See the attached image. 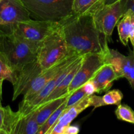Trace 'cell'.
<instances>
[{
	"instance_id": "f1b7e54d",
	"label": "cell",
	"mask_w": 134,
	"mask_h": 134,
	"mask_svg": "<svg viewBox=\"0 0 134 134\" xmlns=\"http://www.w3.org/2000/svg\"><path fill=\"white\" fill-rule=\"evenodd\" d=\"M1 97H2V90H0V104H1Z\"/></svg>"
},
{
	"instance_id": "30bf717a",
	"label": "cell",
	"mask_w": 134,
	"mask_h": 134,
	"mask_svg": "<svg viewBox=\"0 0 134 134\" xmlns=\"http://www.w3.org/2000/svg\"><path fill=\"white\" fill-rule=\"evenodd\" d=\"M79 56H78V55L68 56L58 62L57 64L51 66V68L43 70L29 86L26 92L23 95V99H27L35 94L37 92L42 89L47 82H49L57 73H59L62 69L72 64Z\"/></svg>"
},
{
	"instance_id": "8992f818",
	"label": "cell",
	"mask_w": 134,
	"mask_h": 134,
	"mask_svg": "<svg viewBox=\"0 0 134 134\" xmlns=\"http://www.w3.org/2000/svg\"><path fill=\"white\" fill-rule=\"evenodd\" d=\"M124 13L122 0H118L112 3L105 4L93 16L97 27L106 35L109 43L112 41L114 27Z\"/></svg>"
},
{
	"instance_id": "4316f807",
	"label": "cell",
	"mask_w": 134,
	"mask_h": 134,
	"mask_svg": "<svg viewBox=\"0 0 134 134\" xmlns=\"http://www.w3.org/2000/svg\"><path fill=\"white\" fill-rule=\"evenodd\" d=\"M80 132V128L77 126L68 125L66 127L64 134H77Z\"/></svg>"
},
{
	"instance_id": "d6986e66",
	"label": "cell",
	"mask_w": 134,
	"mask_h": 134,
	"mask_svg": "<svg viewBox=\"0 0 134 134\" xmlns=\"http://www.w3.org/2000/svg\"><path fill=\"white\" fill-rule=\"evenodd\" d=\"M17 75V72L12 68L5 56L0 52V90H2L3 82L9 81L13 85Z\"/></svg>"
},
{
	"instance_id": "7c38bea8",
	"label": "cell",
	"mask_w": 134,
	"mask_h": 134,
	"mask_svg": "<svg viewBox=\"0 0 134 134\" xmlns=\"http://www.w3.org/2000/svg\"><path fill=\"white\" fill-rule=\"evenodd\" d=\"M84 56V55H83V56H80L77 59H76L75 62L74 63V64L72 65L71 69H70L68 73L66 75V76L64 77L63 81H62L60 83L58 84L57 86L54 88V90H53L52 92L51 93V94L49 96L48 98L44 101V102H43L42 105L44 104V103H47V102H50V101L53 100V99H56V98H59V97L63 96L64 94L68 93V87H69L71 82H72V81L73 80L74 77L76 75V73H77L79 68H80V65H81ZM40 106H39V107H40Z\"/></svg>"
},
{
	"instance_id": "5bb4252c",
	"label": "cell",
	"mask_w": 134,
	"mask_h": 134,
	"mask_svg": "<svg viewBox=\"0 0 134 134\" xmlns=\"http://www.w3.org/2000/svg\"><path fill=\"white\" fill-rule=\"evenodd\" d=\"M90 107H92V104L91 96H89L73 105L66 108L60 115L57 122L62 126H67L70 125L81 112Z\"/></svg>"
},
{
	"instance_id": "d4e9b609",
	"label": "cell",
	"mask_w": 134,
	"mask_h": 134,
	"mask_svg": "<svg viewBox=\"0 0 134 134\" xmlns=\"http://www.w3.org/2000/svg\"><path fill=\"white\" fill-rule=\"evenodd\" d=\"M66 126H62L61 124L56 122L55 125L53 126L51 130H49L47 134H64V130Z\"/></svg>"
},
{
	"instance_id": "9c48e42d",
	"label": "cell",
	"mask_w": 134,
	"mask_h": 134,
	"mask_svg": "<svg viewBox=\"0 0 134 134\" xmlns=\"http://www.w3.org/2000/svg\"><path fill=\"white\" fill-rule=\"evenodd\" d=\"M31 18L20 0H0V25H11Z\"/></svg>"
},
{
	"instance_id": "5b68a950",
	"label": "cell",
	"mask_w": 134,
	"mask_h": 134,
	"mask_svg": "<svg viewBox=\"0 0 134 134\" xmlns=\"http://www.w3.org/2000/svg\"><path fill=\"white\" fill-rule=\"evenodd\" d=\"M56 22L28 19L11 25H0V28L11 31L39 48V45Z\"/></svg>"
},
{
	"instance_id": "83f0119b",
	"label": "cell",
	"mask_w": 134,
	"mask_h": 134,
	"mask_svg": "<svg viewBox=\"0 0 134 134\" xmlns=\"http://www.w3.org/2000/svg\"><path fill=\"white\" fill-rule=\"evenodd\" d=\"M116 1H118V0H105V4L112 3L115 2Z\"/></svg>"
},
{
	"instance_id": "8fae6325",
	"label": "cell",
	"mask_w": 134,
	"mask_h": 134,
	"mask_svg": "<svg viewBox=\"0 0 134 134\" xmlns=\"http://www.w3.org/2000/svg\"><path fill=\"white\" fill-rule=\"evenodd\" d=\"M119 79L118 75L111 64L105 62L91 78L95 93L106 92L112 86L115 81Z\"/></svg>"
},
{
	"instance_id": "9a60e30c",
	"label": "cell",
	"mask_w": 134,
	"mask_h": 134,
	"mask_svg": "<svg viewBox=\"0 0 134 134\" xmlns=\"http://www.w3.org/2000/svg\"><path fill=\"white\" fill-rule=\"evenodd\" d=\"M105 4V0H74L72 14L93 16Z\"/></svg>"
},
{
	"instance_id": "f546056e",
	"label": "cell",
	"mask_w": 134,
	"mask_h": 134,
	"mask_svg": "<svg viewBox=\"0 0 134 134\" xmlns=\"http://www.w3.org/2000/svg\"><path fill=\"white\" fill-rule=\"evenodd\" d=\"M133 51H134V44H133Z\"/></svg>"
},
{
	"instance_id": "ffe728a7",
	"label": "cell",
	"mask_w": 134,
	"mask_h": 134,
	"mask_svg": "<svg viewBox=\"0 0 134 134\" xmlns=\"http://www.w3.org/2000/svg\"><path fill=\"white\" fill-rule=\"evenodd\" d=\"M116 26L121 43L124 46H127L130 41V14L128 10L125 13Z\"/></svg>"
},
{
	"instance_id": "ac0fdd59",
	"label": "cell",
	"mask_w": 134,
	"mask_h": 134,
	"mask_svg": "<svg viewBox=\"0 0 134 134\" xmlns=\"http://www.w3.org/2000/svg\"><path fill=\"white\" fill-rule=\"evenodd\" d=\"M94 93H95V86L93 82L89 80V81L80 86L78 88L75 90L73 92L71 93L66 100V108L73 105L74 104L80 102L86 97L93 95Z\"/></svg>"
},
{
	"instance_id": "3957f363",
	"label": "cell",
	"mask_w": 134,
	"mask_h": 134,
	"mask_svg": "<svg viewBox=\"0 0 134 134\" xmlns=\"http://www.w3.org/2000/svg\"><path fill=\"white\" fill-rule=\"evenodd\" d=\"M70 55L75 54L70 52L61 26L56 22L39 45L37 60L45 70Z\"/></svg>"
},
{
	"instance_id": "4fadbf2b",
	"label": "cell",
	"mask_w": 134,
	"mask_h": 134,
	"mask_svg": "<svg viewBox=\"0 0 134 134\" xmlns=\"http://www.w3.org/2000/svg\"><path fill=\"white\" fill-rule=\"evenodd\" d=\"M36 113L35 109L24 116L18 115L12 134H38L39 126L36 120Z\"/></svg>"
},
{
	"instance_id": "7402d4cb",
	"label": "cell",
	"mask_w": 134,
	"mask_h": 134,
	"mask_svg": "<svg viewBox=\"0 0 134 134\" xmlns=\"http://www.w3.org/2000/svg\"><path fill=\"white\" fill-rule=\"evenodd\" d=\"M123 95L122 92L118 89H114L107 91L106 94L101 96V105H115L118 106L122 102Z\"/></svg>"
},
{
	"instance_id": "e0dca14e",
	"label": "cell",
	"mask_w": 134,
	"mask_h": 134,
	"mask_svg": "<svg viewBox=\"0 0 134 134\" xmlns=\"http://www.w3.org/2000/svg\"><path fill=\"white\" fill-rule=\"evenodd\" d=\"M18 118L17 111H13L10 106L3 107L0 104V134H12Z\"/></svg>"
},
{
	"instance_id": "cb8c5ba5",
	"label": "cell",
	"mask_w": 134,
	"mask_h": 134,
	"mask_svg": "<svg viewBox=\"0 0 134 134\" xmlns=\"http://www.w3.org/2000/svg\"><path fill=\"white\" fill-rule=\"evenodd\" d=\"M129 52L131 54V66L130 73L128 75V77H127L126 79L127 80L131 88H134V51H130Z\"/></svg>"
},
{
	"instance_id": "6da1fadb",
	"label": "cell",
	"mask_w": 134,
	"mask_h": 134,
	"mask_svg": "<svg viewBox=\"0 0 134 134\" xmlns=\"http://www.w3.org/2000/svg\"><path fill=\"white\" fill-rule=\"evenodd\" d=\"M59 22L71 54L109 53V41L97 27L93 16L72 14Z\"/></svg>"
},
{
	"instance_id": "484cf974",
	"label": "cell",
	"mask_w": 134,
	"mask_h": 134,
	"mask_svg": "<svg viewBox=\"0 0 134 134\" xmlns=\"http://www.w3.org/2000/svg\"><path fill=\"white\" fill-rule=\"evenodd\" d=\"M122 2L125 13L128 10L134 12V0H122Z\"/></svg>"
},
{
	"instance_id": "2e32d148",
	"label": "cell",
	"mask_w": 134,
	"mask_h": 134,
	"mask_svg": "<svg viewBox=\"0 0 134 134\" xmlns=\"http://www.w3.org/2000/svg\"><path fill=\"white\" fill-rule=\"evenodd\" d=\"M70 95V94L67 93L63 96L59 97L56 99H53L50 102L42 105L40 107L36 109V120L39 127L47 120V119L49 117L50 115L58 107H60L65 101H66Z\"/></svg>"
},
{
	"instance_id": "ba28073f",
	"label": "cell",
	"mask_w": 134,
	"mask_h": 134,
	"mask_svg": "<svg viewBox=\"0 0 134 134\" xmlns=\"http://www.w3.org/2000/svg\"><path fill=\"white\" fill-rule=\"evenodd\" d=\"M43 71L37 59L26 64L18 71L17 72L15 81L13 84V101L15 100L20 95L23 96L33 81Z\"/></svg>"
},
{
	"instance_id": "7a4b0ae2",
	"label": "cell",
	"mask_w": 134,
	"mask_h": 134,
	"mask_svg": "<svg viewBox=\"0 0 134 134\" xmlns=\"http://www.w3.org/2000/svg\"><path fill=\"white\" fill-rule=\"evenodd\" d=\"M38 48L13 32L0 28V52L17 72L37 59Z\"/></svg>"
},
{
	"instance_id": "277c9868",
	"label": "cell",
	"mask_w": 134,
	"mask_h": 134,
	"mask_svg": "<svg viewBox=\"0 0 134 134\" xmlns=\"http://www.w3.org/2000/svg\"><path fill=\"white\" fill-rule=\"evenodd\" d=\"M32 18L59 22L72 14L74 0H20Z\"/></svg>"
},
{
	"instance_id": "52a82bcc",
	"label": "cell",
	"mask_w": 134,
	"mask_h": 134,
	"mask_svg": "<svg viewBox=\"0 0 134 134\" xmlns=\"http://www.w3.org/2000/svg\"><path fill=\"white\" fill-rule=\"evenodd\" d=\"M107 54L90 53L85 54L82 62L68 88V93L71 94L84 83L91 79L96 72L105 63Z\"/></svg>"
},
{
	"instance_id": "44dd1931",
	"label": "cell",
	"mask_w": 134,
	"mask_h": 134,
	"mask_svg": "<svg viewBox=\"0 0 134 134\" xmlns=\"http://www.w3.org/2000/svg\"><path fill=\"white\" fill-rule=\"evenodd\" d=\"M66 101H65L60 107H58L50 115L49 117L47 119V120L39 127L38 134H47V132L49 131V130H51L53 128V126L57 122L60 115L63 113V111L66 109Z\"/></svg>"
},
{
	"instance_id": "603a6c76",
	"label": "cell",
	"mask_w": 134,
	"mask_h": 134,
	"mask_svg": "<svg viewBox=\"0 0 134 134\" xmlns=\"http://www.w3.org/2000/svg\"><path fill=\"white\" fill-rule=\"evenodd\" d=\"M117 119L122 121L134 124V111L126 104H120L115 111Z\"/></svg>"
}]
</instances>
